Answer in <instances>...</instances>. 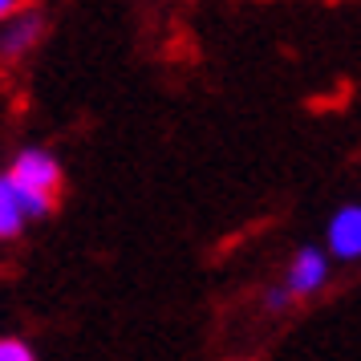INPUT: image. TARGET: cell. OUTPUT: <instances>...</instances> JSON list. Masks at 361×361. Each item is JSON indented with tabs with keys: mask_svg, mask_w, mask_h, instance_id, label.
<instances>
[{
	"mask_svg": "<svg viewBox=\"0 0 361 361\" xmlns=\"http://www.w3.org/2000/svg\"><path fill=\"white\" fill-rule=\"evenodd\" d=\"M17 4H20V0H0V20L8 17V13H13V8H17Z\"/></svg>",
	"mask_w": 361,
	"mask_h": 361,
	"instance_id": "cell-8",
	"label": "cell"
},
{
	"mask_svg": "<svg viewBox=\"0 0 361 361\" xmlns=\"http://www.w3.org/2000/svg\"><path fill=\"white\" fill-rule=\"evenodd\" d=\"M288 288H272V293H268V309H284V305H288Z\"/></svg>",
	"mask_w": 361,
	"mask_h": 361,
	"instance_id": "cell-7",
	"label": "cell"
},
{
	"mask_svg": "<svg viewBox=\"0 0 361 361\" xmlns=\"http://www.w3.org/2000/svg\"><path fill=\"white\" fill-rule=\"evenodd\" d=\"M20 224H25V215L13 199V187H8V179H0V235H17Z\"/></svg>",
	"mask_w": 361,
	"mask_h": 361,
	"instance_id": "cell-5",
	"label": "cell"
},
{
	"mask_svg": "<svg viewBox=\"0 0 361 361\" xmlns=\"http://www.w3.org/2000/svg\"><path fill=\"white\" fill-rule=\"evenodd\" d=\"M0 361H33V349H29L25 341L4 337V341H0Z\"/></svg>",
	"mask_w": 361,
	"mask_h": 361,
	"instance_id": "cell-6",
	"label": "cell"
},
{
	"mask_svg": "<svg viewBox=\"0 0 361 361\" xmlns=\"http://www.w3.org/2000/svg\"><path fill=\"white\" fill-rule=\"evenodd\" d=\"M325 276H329L325 252H321V247H305V252L293 260V268H288V293L293 296L317 293V288L325 284Z\"/></svg>",
	"mask_w": 361,
	"mask_h": 361,
	"instance_id": "cell-2",
	"label": "cell"
},
{
	"mask_svg": "<svg viewBox=\"0 0 361 361\" xmlns=\"http://www.w3.org/2000/svg\"><path fill=\"white\" fill-rule=\"evenodd\" d=\"M329 247L341 260H361V207H341L329 224Z\"/></svg>",
	"mask_w": 361,
	"mask_h": 361,
	"instance_id": "cell-3",
	"label": "cell"
},
{
	"mask_svg": "<svg viewBox=\"0 0 361 361\" xmlns=\"http://www.w3.org/2000/svg\"><path fill=\"white\" fill-rule=\"evenodd\" d=\"M8 179L17 183V187H29V191L53 195L57 183H61V171H57V163H53V154H45V150H25Z\"/></svg>",
	"mask_w": 361,
	"mask_h": 361,
	"instance_id": "cell-1",
	"label": "cell"
},
{
	"mask_svg": "<svg viewBox=\"0 0 361 361\" xmlns=\"http://www.w3.org/2000/svg\"><path fill=\"white\" fill-rule=\"evenodd\" d=\"M37 29H41V20H37V17H20L8 33L0 37V53H4V57H17V53H25L37 41Z\"/></svg>",
	"mask_w": 361,
	"mask_h": 361,
	"instance_id": "cell-4",
	"label": "cell"
}]
</instances>
